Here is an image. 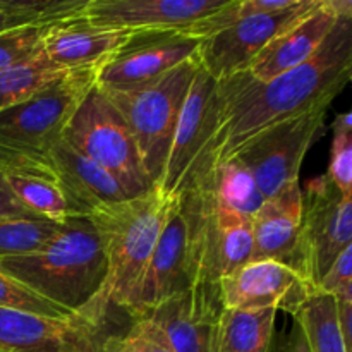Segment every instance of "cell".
Here are the masks:
<instances>
[{
  "instance_id": "1",
  "label": "cell",
  "mask_w": 352,
  "mask_h": 352,
  "mask_svg": "<svg viewBox=\"0 0 352 352\" xmlns=\"http://www.w3.org/2000/svg\"><path fill=\"white\" fill-rule=\"evenodd\" d=\"M351 74L352 14H347L337 21L318 52L299 67L267 82L256 81L248 71L219 81L222 93L219 126L189 188L199 175L229 160L267 127L311 110L330 109L351 81Z\"/></svg>"
},
{
  "instance_id": "2",
  "label": "cell",
  "mask_w": 352,
  "mask_h": 352,
  "mask_svg": "<svg viewBox=\"0 0 352 352\" xmlns=\"http://www.w3.org/2000/svg\"><path fill=\"white\" fill-rule=\"evenodd\" d=\"M0 272L76 315H88L102 292L107 261L102 241L88 217L71 215L41 250L0 258Z\"/></svg>"
},
{
  "instance_id": "3",
  "label": "cell",
  "mask_w": 352,
  "mask_h": 352,
  "mask_svg": "<svg viewBox=\"0 0 352 352\" xmlns=\"http://www.w3.org/2000/svg\"><path fill=\"white\" fill-rule=\"evenodd\" d=\"M170 205L172 198L153 186L144 195L89 213L88 219L102 241L107 275L86 318L105 325L110 306L127 309L150 263Z\"/></svg>"
},
{
  "instance_id": "4",
  "label": "cell",
  "mask_w": 352,
  "mask_h": 352,
  "mask_svg": "<svg viewBox=\"0 0 352 352\" xmlns=\"http://www.w3.org/2000/svg\"><path fill=\"white\" fill-rule=\"evenodd\" d=\"M198 69L196 54L146 85L129 89H109L98 85L126 120L151 186H157L164 174L175 126Z\"/></svg>"
},
{
  "instance_id": "5",
  "label": "cell",
  "mask_w": 352,
  "mask_h": 352,
  "mask_svg": "<svg viewBox=\"0 0 352 352\" xmlns=\"http://www.w3.org/2000/svg\"><path fill=\"white\" fill-rule=\"evenodd\" d=\"M198 244V196L186 191L172 198L158 243L127 311L144 315L195 284Z\"/></svg>"
},
{
  "instance_id": "6",
  "label": "cell",
  "mask_w": 352,
  "mask_h": 352,
  "mask_svg": "<svg viewBox=\"0 0 352 352\" xmlns=\"http://www.w3.org/2000/svg\"><path fill=\"white\" fill-rule=\"evenodd\" d=\"M62 140L110 172L133 198L153 188L126 120L98 85L76 110Z\"/></svg>"
},
{
  "instance_id": "7",
  "label": "cell",
  "mask_w": 352,
  "mask_h": 352,
  "mask_svg": "<svg viewBox=\"0 0 352 352\" xmlns=\"http://www.w3.org/2000/svg\"><path fill=\"white\" fill-rule=\"evenodd\" d=\"M98 71L100 67H91L67 72L0 112V144L47 155L62 140L76 110L95 88Z\"/></svg>"
},
{
  "instance_id": "8",
  "label": "cell",
  "mask_w": 352,
  "mask_h": 352,
  "mask_svg": "<svg viewBox=\"0 0 352 352\" xmlns=\"http://www.w3.org/2000/svg\"><path fill=\"white\" fill-rule=\"evenodd\" d=\"M327 112L316 109L267 127L230 157L248 168L265 199L299 181L302 160L322 133Z\"/></svg>"
},
{
  "instance_id": "9",
  "label": "cell",
  "mask_w": 352,
  "mask_h": 352,
  "mask_svg": "<svg viewBox=\"0 0 352 352\" xmlns=\"http://www.w3.org/2000/svg\"><path fill=\"white\" fill-rule=\"evenodd\" d=\"M220 107V82L199 64L175 126L164 174L157 184L168 198L188 191L196 167L219 126Z\"/></svg>"
},
{
  "instance_id": "10",
  "label": "cell",
  "mask_w": 352,
  "mask_h": 352,
  "mask_svg": "<svg viewBox=\"0 0 352 352\" xmlns=\"http://www.w3.org/2000/svg\"><path fill=\"white\" fill-rule=\"evenodd\" d=\"M191 191L198 196V244L196 277L189 291L220 302L219 282L250 263L253 256L251 220L219 208L196 189Z\"/></svg>"
},
{
  "instance_id": "11",
  "label": "cell",
  "mask_w": 352,
  "mask_h": 352,
  "mask_svg": "<svg viewBox=\"0 0 352 352\" xmlns=\"http://www.w3.org/2000/svg\"><path fill=\"white\" fill-rule=\"evenodd\" d=\"M301 192L308 280L316 289L336 258L352 246V196H344L327 174L309 179Z\"/></svg>"
},
{
  "instance_id": "12",
  "label": "cell",
  "mask_w": 352,
  "mask_h": 352,
  "mask_svg": "<svg viewBox=\"0 0 352 352\" xmlns=\"http://www.w3.org/2000/svg\"><path fill=\"white\" fill-rule=\"evenodd\" d=\"M320 0H301L294 9L277 14L241 17L201 41L198 58L201 67L217 81L239 74L274 38L315 9Z\"/></svg>"
},
{
  "instance_id": "13",
  "label": "cell",
  "mask_w": 352,
  "mask_h": 352,
  "mask_svg": "<svg viewBox=\"0 0 352 352\" xmlns=\"http://www.w3.org/2000/svg\"><path fill=\"white\" fill-rule=\"evenodd\" d=\"M201 40L182 31L138 33L100 67L96 85L129 89L155 81L198 54Z\"/></svg>"
},
{
  "instance_id": "14",
  "label": "cell",
  "mask_w": 352,
  "mask_h": 352,
  "mask_svg": "<svg viewBox=\"0 0 352 352\" xmlns=\"http://www.w3.org/2000/svg\"><path fill=\"white\" fill-rule=\"evenodd\" d=\"M316 289L292 268L277 261H250L219 282L223 309H275L291 316Z\"/></svg>"
},
{
  "instance_id": "15",
  "label": "cell",
  "mask_w": 352,
  "mask_h": 352,
  "mask_svg": "<svg viewBox=\"0 0 352 352\" xmlns=\"http://www.w3.org/2000/svg\"><path fill=\"white\" fill-rule=\"evenodd\" d=\"M230 0H88L81 17L98 26L138 33L184 31Z\"/></svg>"
},
{
  "instance_id": "16",
  "label": "cell",
  "mask_w": 352,
  "mask_h": 352,
  "mask_svg": "<svg viewBox=\"0 0 352 352\" xmlns=\"http://www.w3.org/2000/svg\"><path fill=\"white\" fill-rule=\"evenodd\" d=\"M105 325L82 315L48 318L0 309V351L23 352L55 349L60 352H102Z\"/></svg>"
},
{
  "instance_id": "17",
  "label": "cell",
  "mask_w": 352,
  "mask_h": 352,
  "mask_svg": "<svg viewBox=\"0 0 352 352\" xmlns=\"http://www.w3.org/2000/svg\"><path fill=\"white\" fill-rule=\"evenodd\" d=\"M251 261H277L308 280L302 244V192L299 181L291 182L275 196L265 199L256 215L251 219Z\"/></svg>"
},
{
  "instance_id": "18",
  "label": "cell",
  "mask_w": 352,
  "mask_h": 352,
  "mask_svg": "<svg viewBox=\"0 0 352 352\" xmlns=\"http://www.w3.org/2000/svg\"><path fill=\"white\" fill-rule=\"evenodd\" d=\"M352 14L349 0H320L315 9L278 34L246 69L256 81L267 82L299 67L318 52L342 16Z\"/></svg>"
},
{
  "instance_id": "19",
  "label": "cell",
  "mask_w": 352,
  "mask_h": 352,
  "mask_svg": "<svg viewBox=\"0 0 352 352\" xmlns=\"http://www.w3.org/2000/svg\"><path fill=\"white\" fill-rule=\"evenodd\" d=\"M55 184L71 215L88 217L95 210L133 198L110 172L60 140L48 150Z\"/></svg>"
},
{
  "instance_id": "20",
  "label": "cell",
  "mask_w": 352,
  "mask_h": 352,
  "mask_svg": "<svg viewBox=\"0 0 352 352\" xmlns=\"http://www.w3.org/2000/svg\"><path fill=\"white\" fill-rule=\"evenodd\" d=\"M136 34L138 31L98 26L76 16L47 28L41 52L64 71L102 67Z\"/></svg>"
},
{
  "instance_id": "21",
  "label": "cell",
  "mask_w": 352,
  "mask_h": 352,
  "mask_svg": "<svg viewBox=\"0 0 352 352\" xmlns=\"http://www.w3.org/2000/svg\"><path fill=\"white\" fill-rule=\"evenodd\" d=\"M220 311V302L188 291L144 315L160 327L174 352H212V329Z\"/></svg>"
},
{
  "instance_id": "22",
  "label": "cell",
  "mask_w": 352,
  "mask_h": 352,
  "mask_svg": "<svg viewBox=\"0 0 352 352\" xmlns=\"http://www.w3.org/2000/svg\"><path fill=\"white\" fill-rule=\"evenodd\" d=\"M189 189L201 192L219 208L229 210L250 220L256 215L265 201L254 179L236 158L217 164L199 175Z\"/></svg>"
},
{
  "instance_id": "23",
  "label": "cell",
  "mask_w": 352,
  "mask_h": 352,
  "mask_svg": "<svg viewBox=\"0 0 352 352\" xmlns=\"http://www.w3.org/2000/svg\"><path fill=\"white\" fill-rule=\"evenodd\" d=\"M275 309H223L212 329V352H270Z\"/></svg>"
},
{
  "instance_id": "24",
  "label": "cell",
  "mask_w": 352,
  "mask_h": 352,
  "mask_svg": "<svg viewBox=\"0 0 352 352\" xmlns=\"http://www.w3.org/2000/svg\"><path fill=\"white\" fill-rule=\"evenodd\" d=\"M292 318L305 332L311 352H347L337 322V305L332 296L315 291Z\"/></svg>"
},
{
  "instance_id": "25",
  "label": "cell",
  "mask_w": 352,
  "mask_h": 352,
  "mask_svg": "<svg viewBox=\"0 0 352 352\" xmlns=\"http://www.w3.org/2000/svg\"><path fill=\"white\" fill-rule=\"evenodd\" d=\"M71 71L52 64L41 52L38 57L0 71V112L30 98L33 93Z\"/></svg>"
},
{
  "instance_id": "26",
  "label": "cell",
  "mask_w": 352,
  "mask_h": 352,
  "mask_svg": "<svg viewBox=\"0 0 352 352\" xmlns=\"http://www.w3.org/2000/svg\"><path fill=\"white\" fill-rule=\"evenodd\" d=\"M64 220L41 217H14L0 220V258L23 256L41 250L54 239Z\"/></svg>"
},
{
  "instance_id": "27",
  "label": "cell",
  "mask_w": 352,
  "mask_h": 352,
  "mask_svg": "<svg viewBox=\"0 0 352 352\" xmlns=\"http://www.w3.org/2000/svg\"><path fill=\"white\" fill-rule=\"evenodd\" d=\"M7 189L34 217L65 220L71 217L64 196L54 181L34 175H6Z\"/></svg>"
},
{
  "instance_id": "28",
  "label": "cell",
  "mask_w": 352,
  "mask_h": 352,
  "mask_svg": "<svg viewBox=\"0 0 352 352\" xmlns=\"http://www.w3.org/2000/svg\"><path fill=\"white\" fill-rule=\"evenodd\" d=\"M0 309L28 313V315L48 316V318H71L76 313L64 306L48 301L23 282L0 272Z\"/></svg>"
},
{
  "instance_id": "29",
  "label": "cell",
  "mask_w": 352,
  "mask_h": 352,
  "mask_svg": "<svg viewBox=\"0 0 352 352\" xmlns=\"http://www.w3.org/2000/svg\"><path fill=\"white\" fill-rule=\"evenodd\" d=\"M330 167L327 175L344 196H352V116L340 113L332 126Z\"/></svg>"
},
{
  "instance_id": "30",
  "label": "cell",
  "mask_w": 352,
  "mask_h": 352,
  "mask_svg": "<svg viewBox=\"0 0 352 352\" xmlns=\"http://www.w3.org/2000/svg\"><path fill=\"white\" fill-rule=\"evenodd\" d=\"M50 26V24H48ZM48 26H21L0 33V71L38 57Z\"/></svg>"
},
{
  "instance_id": "31",
  "label": "cell",
  "mask_w": 352,
  "mask_h": 352,
  "mask_svg": "<svg viewBox=\"0 0 352 352\" xmlns=\"http://www.w3.org/2000/svg\"><path fill=\"white\" fill-rule=\"evenodd\" d=\"M124 339L133 352H174L160 327L146 315L134 316Z\"/></svg>"
},
{
  "instance_id": "32",
  "label": "cell",
  "mask_w": 352,
  "mask_h": 352,
  "mask_svg": "<svg viewBox=\"0 0 352 352\" xmlns=\"http://www.w3.org/2000/svg\"><path fill=\"white\" fill-rule=\"evenodd\" d=\"M316 291L325 292L333 299H352V246L336 258L316 285Z\"/></svg>"
},
{
  "instance_id": "33",
  "label": "cell",
  "mask_w": 352,
  "mask_h": 352,
  "mask_svg": "<svg viewBox=\"0 0 352 352\" xmlns=\"http://www.w3.org/2000/svg\"><path fill=\"white\" fill-rule=\"evenodd\" d=\"M14 217H34L17 201L12 192L7 189L3 175H0V220L14 219Z\"/></svg>"
},
{
  "instance_id": "34",
  "label": "cell",
  "mask_w": 352,
  "mask_h": 352,
  "mask_svg": "<svg viewBox=\"0 0 352 352\" xmlns=\"http://www.w3.org/2000/svg\"><path fill=\"white\" fill-rule=\"evenodd\" d=\"M337 322L347 352L352 349V299H336Z\"/></svg>"
},
{
  "instance_id": "35",
  "label": "cell",
  "mask_w": 352,
  "mask_h": 352,
  "mask_svg": "<svg viewBox=\"0 0 352 352\" xmlns=\"http://www.w3.org/2000/svg\"><path fill=\"white\" fill-rule=\"evenodd\" d=\"M274 352H311L309 351L308 340H306L305 337V332H302L301 327L298 325V322L294 323V327H292V330L289 332V336L278 344V347Z\"/></svg>"
},
{
  "instance_id": "36",
  "label": "cell",
  "mask_w": 352,
  "mask_h": 352,
  "mask_svg": "<svg viewBox=\"0 0 352 352\" xmlns=\"http://www.w3.org/2000/svg\"><path fill=\"white\" fill-rule=\"evenodd\" d=\"M102 352H133L127 346L124 336H119V333H109L103 340V349Z\"/></svg>"
},
{
  "instance_id": "37",
  "label": "cell",
  "mask_w": 352,
  "mask_h": 352,
  "mask_svg": "<svg viewBox=\"0 0 352 352\" xmlns=\"http://www.w3.org/2000/svg\"><path fill=\"white\" fill-rule=\"evenodd\" d=\"M6 30H12V21H10L6 6H3V0H0V33Z\"/></svg>"
},
{
  "instance_id": "38",
  "label": "cell",
  "mask_w": 352,
  "mask_h": 352,
  "mask_svg": "<svg viewBox=\"0 0 352 352\" xmlns=\"http://www.w3.org/2000/svg\"><path fill=\"white\" fill-rule=\"evenodd\" d=\"M23 352H60L55 349H33V351H23Z\"/></svg>"
},
{
  "instance_id": "39",
  "label": "cell",
  "mask_w": 352,
  "mask_h": 352,
  "mask_svg": "<svg viewBox=\"0 0 352 352\" xmlns=\"http://www.w3.org/2000/svg\"><path fill=\"white\" fill-rule=\"evenodd\" d=\"M0 352H2V351H0Z\"/></svg>"
}]
</instances>
